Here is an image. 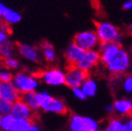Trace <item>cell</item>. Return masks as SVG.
Returning <instances> with one entry per match:
<instances>
[{"label": "cell", "mask_w": 132, "mask_h": 131, "mask_svg": "<svg viewBox=\"0 0 132 131\" xmlns=\"http://www.w3.org/2000/svg\"><path fill=\"white\" fill-rule=\"evenodd\" d=\"M103 128L105 131H124V120L121 117H111Z\"/></svg>", "instance_id": "19"}, {"label": "cell", "mask_w": 132, "mask_h": 131, "mask_svg": "<svg viewBox=\"0 0 132 131\" xmlns=\"http://www.w3.org/2000/svg\"><path fill=\"white\" fill-rule=\"evenodd\" d=\"M18 131H40V127L34 121L29 126H28L27 127H25V128H22Z\"/></svg>", "instance_id": "29"}, {"label": "cell", "mask_w": 132, "mask_h": 131, "mask_svg": "<svg viewBox=\"0 0 132 131\" xmlns=\"http://www.w3.org/2000/svg\"><path fill=\"white\" fill-rule=\"evenodd\" d=\"M128 31H129L130 33L132 34V22L130 23L129 25H128Z\"/></svg>", "instance_id": "36"}, {"label": "cell", "mask_w": 132, "mask_h": 131, "mask_svg": "<svg viewBox=\"0 0 132 131\" xmlns=\"http://www.w3.org/2000/svg\"><path fill=\"white\" fill-rule=\"evenodd\" d=\"M71 90H72V94H73V96L75 97V98L79 99V100H82V101L87 98L86 95L85 94V93L82 92L81 87H74V88L71 89Z\"/></svg>", "instance_id": "28"}, {"label": "cell", "mask_w": 132, "mask_h": 131, "mask_svg": "<svg viewBox=\"0 0 132 131\" xmlns=\"http://www.w3.org/2000/svg\"><path fill=\"white\" fill-rule=\"evenodd\" d=\"M52 98L53 96L48 91H39V92L37 91L36 92V100H37L38 105L40 111L44 110V108L50 104Z\"/></svg>", "instance_id": "23"}, {"label": "cell", "mask_w": 132, "mask_h": 131, "mask_svg": "<svg viewBox=\"0 0 132 131\" xmlns=\"http://www.w3.org/2000/svg\"><path fill=\"white\" fill-rule=\"evenodd\" d=\"M124 131H132V116L124 121Z\"/></svg>", "instance_id": "30"}, {"label": "cell", "mask_w": 132, "mask_h": 131, "mask_svg": "<svg viewBox=\"0 0 132 131\" xmlns=\"http://www.w3.org/2000/svg\"><path fill=\"white\" fill-rule=\"evenodd\" d=\"M0 120H1V116H0Z\"/></svg>", "instance_id": "39"}, {"label": "cell", "mask_w": 132, "mask_h": 131, "mask_svg": "<svg viewBox=\"0 0 132 131\" xmlns=\"http://www.w3.org/2000/svg\"><path fill=\"white\" fill-rule=\"evenodd\" d=\"M0 29L4 32L7 33V34H10L11 33V29H10V26L7 25L6 23L5 22H1L0 23Z\"/></svg>", "instance_id": "31"}, {"label": "cell", "mask_w": 132, "mask_h": 131, "mask_svg": "<svg viewBox=\"0 0 132 131\" xmlns=\"http://www.w3.org/2000/svg\"><path fill=\"white\" fill-rule=\"evenodd\" d=\"M16 56V44L8 39L0 44V60Z\"/></svg>", "instance_id": "18"}, {"label": "cell", "mask_w": 132, "mask_h": 131, "mask_svg": "<svg viewBox=\"0 0 132 131\" xmlns=\"http://www.w3.org/2000/svg\"><path fill=\"white\" fill-rule=\"evenodd\" d=\"M42 112L57 114V115H66L68 113V107L63 99L60 97H54L50 102V104L44 108Z\"/></svg>", "instance_id": "14"}, {"label": "cell", "mask_w": 132, "mask_h": 131, "mask_svg": "<svg viewBox=\"0 0 132 131\" xmlns=\"http://www.w3.org/2000/svg\"><path fill=\"white\" fill-rule=\"evenodd\" d=\"M100 127V123L90 117H84V129L82 131H96Z\"/></svg>", "instance_id": "24"}, {"label": "cell", "mask_w": 132, "mask_h": 131, "mask_svg": "<svg viewBox=\"0 0 132 131\" xmlns=\"http://www.w3.org/2000/svg\"><path fill=\"white\" fill-rule=\"evenodd\" d=\"M96 131H105V130H104V128H103V127H99V128L97 129Z\"/></svg>", "instance_id": "37"}, {"label": "cell", "mask_w": 132, "mask_h": 131, "mask_svg": "<svg viewBox=\"0 0 132 131\" xmlns=\"http://www.w3.org/2000/svg\"><path fill=\"white\" fill-rule=\"evenodd\" d=\"M11 115L19 119H28V120L35 121L38 115H36L27 104L22 100L16 101V103L12 104V110Z\"/></svg>", "instance_id": "10"}, {"label": "cell", "mask_w": 132, "mask_h": 131, "mask_svg": "<svg viewBox=\"0 0 132 131\" xmlns=\"http://www.w3.org/2000/svg\"><path fill=\"white\" fill-rule=\"evenodd\" d=\"M21 19H22V16L20 13L12 8L6 7L3 14V22L6 23L9 26L18 24L20 22Z\"/></svg>", "instance_id": "17"}, {"label": "cell", "mask_w": 132, "mask_h": 131, "mask_svg": "<svg viewBox=\"0 0 132 131\" xmlns=\"http://www.w3.org/2000/svg\"><path fill=\"white\" fill-rule=\"evenodd\" d=\"M114 113L119 117H128L132 116V104L130 102V99L122 98L116 99L113 104Z\"/></svg>", "instance_id": "13"}, {"label": "cell", "mask_w": 132, "mask_h": 131, "mask_svg": "<svg viewBox=\"0 0 132 131\" xmlns=\"http://www.w3.org/2000/svg\"><path fill=\"white\" fill-rule=\"evenodd\" d=\"M105 111L107 113V114H109V115H112L114 113V107H113V104H107L105 107Z\"/></svg>", "instance_id": "35"}, {"label": "cell", "mask_w": 132, "mask_h": 131, "mask_svg": "<svg viewBox=\"0 0 132 131\" xmlns=\"http://www.w3.org/2000/svg\"><path fill=\"white\" fill-rule=\"evenodd\" d=\"M13 72L6 69L5 67H0V82H12L13 79Z\"/></svg>", "instance_id": "27"}, {"label": "cell", "mask_w": 132, "mask_h": 131, "mask_svg": "<svg viewBox=\"0 0 132 131\" xmlns=\"http://www.w3.org/2000/svg\"><path fill=\"white\" fill-rule=\"evenodd\" d=\"M40 51L41 58L48 63H54L57 60V53H56L55 48L52 43L49 41H43L39 48Z\"/></svg>", "instance_id": "15"}, {"label": "cell", "mask_w": 132, "mask_h": 131, "mask_svg": "<svg viewBox=\"0 0 132 131\" xmlns=\"http://www.w3.org/2000/svg\"><path fill=\"white\" fill-rule=\"evenodd\" d=\"M0 99L14 104L21 99V94L16 89L12 82H0Z\"/></svg>", "instance_id": "11"}, {"label": "cell", "mask_w": 132, "mask_h": 131, "mask_svg": "<svg viewBox=\"0 0 132 131\" xmlns=\"http://www.w3.org/2000/svg\"><path fill=\"white\" fill-rule=\"evenodd\" d=\"M123 8L125 10H131L132 9V0H126L123 3Z\"/></svg>", "instance_id": "33"}, {"label": "cell", "mask_w": 132, "mask_h": 131, "mask_svg": "<svg viewBox=\"0 0 132 131\" xmlns=\"http://www.w3.org/2000/svg\"><path fill=\"white\" fill-rule=\"evenodd\" d=\"M6 7H7V6H6L4 3L0 2V23L3 22V14H4Z\"/></svg>", "instance_id": "34"}, {"label": "cell", "mask_w": 132, "mask_h": 131, "mask_svg": "<svg viewBox=\"0 0 132 131\" xmlns=\"http://www.w3.org/2000/svg\"><path fill=\"white\" fill-rule=\"evenodd\" d=\"M88 76V72L81 70L77 66H68L65 71L64 85H66L70 89H72L74 87H81Z\"/></svg>", "instance_id": "6"}, {"label": "cell", "mask_w": 132, "mask_h": 131, "mask_svg": "<svg viewBox=\"0 0 132 131\" xmlns=\"http://www.w3.org/2000/svg\"><path fill=\"white\" fill-rule=\"evenodd\" d=\"M11 110H12V104L3 99H0V116L4 117V116L10 115Z\"/></svg>", "instance_id": "25"}, {"label": "cell", "mask_w": 132, "mask_h": 131, "mask_svg": "<svg viewBox=\"0 0 132 131\" xmlns=\"http://www.w3.org/2000/svg\"><path fill=\"white\" fill-rule=\"evenodd\" d=\"M68 127L70 131H82L84 129V116L72 114L69 118Z\"/></svg>", "instance_id": "21"}, {"label": "cell", "mask_w": 132, "mask_h": 131, "mask_svg": "<svg viewBox=\"0 0 132 131\" xmlns=\"http://www.w3.org/2000/svg\"><path fill=\"white\" fill-rule=\"evenodd\" d=\"M73 43L85 51L97 50L100 45L99 39L95 30H82L76 33L73 37Z\"/></svg>", "instance_id": "5"}, {"label": "cell", "mask_w": 132, "mask_h": 131, "mask_svg": "<svg viewBox=\"0 0 132 131\" xmlns=\"http://www.w3.org/2000/svg\"><path fill=\"white\" fill-rule=\"evenodd\" d=\"M131 65V58L128 51L121 48L118 53L112 61H110L105 67L110 74L114 76H119L125 74Z\"/></svg>", "instance_id": "3"}, {"label": "cell", "mask_w": 132, "mask_h": 131, "mask_svg": "<svg viewBox=\"0 0 132 131\" xmlns=\"http://www.w3.org/2000/svg\"><path fill=\"white\" fill-rule=\"evenodd\" d=\"M121 48V45L117 43H101L97 49L100 54V62L105 66L116 57Z\"/></svg>", "instance_id": "9"}, {"label": "cell", "mask_w": 132, "mask_h": 131, "mask_svg": "<svg viewBox=\"0 0 132 131\" xmlns=\"http://www.w3.org/2000/svg\"><path fill=\"white\" fill-rule=\"evenodd\" d=\"M99 63H100V54L98 50H93V51H85L84 56L81 58L75 66L89 73L94 69H95Z\"/></svg>", "instance_id": "8"}, {"label": "cell", "mask_w": 132, "mask_h": 131, "mask_svg": "<svg viewBox=\"0 0 132 131\" xmlns=\"http://www.w3.org/2000/svg\"><path fill=\"white\" fill-rule=\"evenodd\" d=\"M21 100L27 104L28 107L35 113L36 115L39 114V107L38 105L37 100H36V92L33 93H28V94H25L21 95Z\"/></svg>", "instance_id": "22"}, {"label": "cell", "mask_w": 132, "mask_h": 131, "mask_svg": "<svg viewBox=\"0 0 132 131\" xmlns=\"http://www.w3.org/2000/svg\"><path fill=\"white\" fill-rule=\"evenodd\" d=\"M95 33L101 43H117L121 44L123 34L118 27L108 21H99L95 23Z\"/></svg>", "instance_id": "2"}, {"label": "cell", "mask_w": 132, "mask_h": 131, "mask_svg": "<svg viewBox=\"0 0 132 131\" xmlns=\"http://www.w3.org/2000/svg\"><path fill=\"white\" fill-rule=\"evenodd\" d=\"M81 88H82V92L85 93L87 98L88 97H94L98 91V84L94 78L88 76L86 80L82 84Z\"/></svg>", "instance_id": "16"}, {"label": "cell", "mask_w": 132, "mask_h": 131, "mask_svg": "<svg viewBox=\"0 0 132 131\" xmlns=\"http://www.w3.org/2000/svg\"><path fill=\"white\" fill-rule=\"evenodd\" d=\"M85 54V51L77 46L75 43H70L64 51V59L68 66L76 65V63L81 60Z\"/></svg>", "instance_id": "12"}, {"label": "cell", "mask_w": 132, "mask_h": 131, "mask_svg": "<svg viewBox=\"0 0 132 131\" xmlns=\"http://www.w3.org/2000/svg\"><path fill=\"white\" fill-rule=\"evenodd\" d=\"M130 102H131V104H132V98L130 99Z\"/></svg>", "instance_id": "38"}, {"label": "cell", "mask_w": 132, "mask_h": 131, "mask_svg": "<svg viewBox=\"0 0 132 131\" xmlns=\"http://www.w3.org/2000/svg\"><path fill=\"white\" fill-rule=\"evenodd\" d=\"M16 51L21 59L30 63H39L41 60L40 51L37 46L28 43H18L16 45Z\"/></svg>", "instance_id": "7"}, {"label": "cell", "mask_w": 132, "mask_h": 131, "mask_svg": "<svg viewBox=\"0 0 132 131\" xmlns=\"http://www.w3.org/2000/svg\"><path fill=\"white\" fill-rule=\"evenodd\" d=\"M36 73L39 82L49 86H61L64 84L65 71L59 67H48Z\"/></svg>", "instance_id": "4"}, {"label": "cell", "mask_w": 132, "mask_h": 131, "mask_svg": "<svg viewBox=\"0 0 132 131\" xmlns=\"http://www.w3.org/2000/svg\"><path fill=\"white\" fill-rule=\"evenodd\" d=\"M1 63H2L3 67L9 70L11 72H18V71H19L22 68L20 60L16 56H13V57L6 58V59L1 60Z\"/></svg>", "instance_id": "20"}, {"label": "cell", "mask_w": 132, "mask_h": 131, "mask_svg": "<svg viewBox=\"0 0 132 131\" xmlns=\"http://www.w3.org/2000/svg\"><path fill=\"white\" fill-rule=\"evenodd\" d=\"M122 89L127 94H132V74H128L123 78Z\"/></svg>", "instance_id": "26"}, {"label": "cell", "mask_w": 132, "mask_h": 131, "mask_svg": "<svg viewBox=\"0 0 132 131\" xmlns=\"http://www.w3.org/2000/svg\"><path fill=\"white\" fill-rule=\"evenodd\" d=\"M9 36H10V34H7V33L4 32V31L0 29V44L5 42L6 40H7L9 39Z\"/></svg>", "instance_id": "32"}, {"label": "cell", "mask_w": 132, "mask_h": 131, "mask_svg": "<svg viewBox=\"0 0 132 131\" xmlns=\"http://www.w3.org/2000/svg\"><path fill=\"white\" fill-rule=\"evenodd\" d=\"M12 84L22 95L28 93L37 92L40 82L36 72H31L26 70H19L13 75Z\"/></svg>", "instance_id": "1"}]
</instances>
